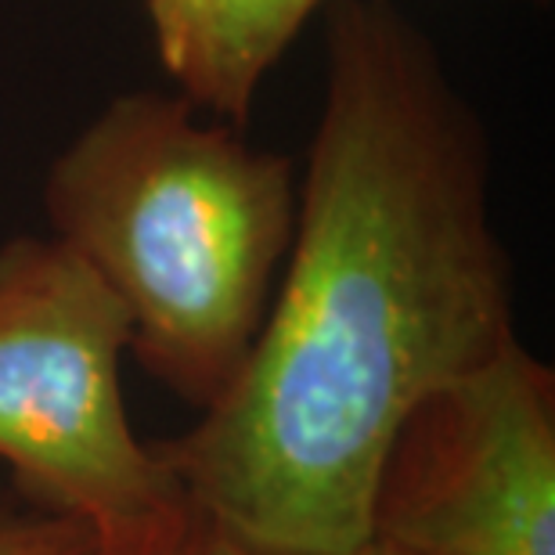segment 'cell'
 I'll return each mask as SVG.
<instances>
[{"instance_id":"cell-1","label":"cell","mask_w":555,"mask_h":555,"mask_svg":"<svg viewBox=\"0 0 555 555\" xmlns=\"http://www.w3.org/2000/svg\"><path fill=\"white\" fill-rule=\"evenodd\" d=\"M513 304L483 116L415 18L336 0L268 318L231 390L152 448L242 545L353 555L397 429L516 339Z\"/></svg>"},{"instance_id":"cell-2","label":"cell","mask_w":555,"mask_h":555,"mask_svg":"<svg viewBox=\"0 0 555 555\" xmlns=\"http://www.w3.org/2000/svg\"><path fill=\"white\" fill-rule=\"evenodd\" d=\"M184 91L116 94L43 177L51 238L119 299L155 383L214 408L246 369L296 228V166Z\"/></svg>"},{"instance_id":"cell-3","label":"cell","mask_w":555,"mask_h":555,"mask_svg":"<svg viewBox=\"0 0 555 555\" xmlns=\"http://www.w3.org/2000/svg\"><path fill=\"white\" fill-rule=\"evenodd\" d=\"M130 321L59 238L0 246V465L40 513L94 541L149 530L188 498L127 418Z\"/></svg>"},{"instance_id":"cell-4","label":"cell","mask_w":555,"mask_h":555,"mask_svg":"<svg viewBox=\"0 0 555 555\" xmlns=\"http://www.w3.org/2000/svg\"><path fill=\"white\" fill-rule=\"evenodd\" d=\"M397 555H555V372L508 339L397 429L372 494Z\"/></svg>"},{"instance_id":"cell-5","label":"cell","mask_w":555,"mask_h":555,"mask_svg":"<svg viewBox=\"0 0 555 555\" xmlns=\"http://www.w3.org/2000/svg\"><path fill=\"white\" fill-rule=\"evenodd\" d=\"M325 0H220L203 59L181 91L209 116L242 127L257 91Z\"/></svg>"},{"instance_id":"cell-6","label":"cell","mask_w":555,"mask_h":555,"mask_svg":"<svg viewBox=\"0 0 555 555\" xmlns=\"http://www.w3.org/2000/svg\"><path fill=\"white\" fill-rule=\"evenodd\" d=\"M83 555H271L260 548H249L224 534L217 524H209L203 513H195L192 505H184L181 513L170 519L141 530L134 538L124 541H91V548ZM353 555H397L383 545H364Z\"/></svg>"},{"instance_id":"cell-7","label":"cell","mask_w":555,"mask_h":555,"mask_svg":"<svg viewBox=\"0 0 555 555\" xmlns=\"http://www.w3.org/2000/svg\"><path fill=\"white\" fill-rule=\"evenodd\" d=\"M217 4L220 0H149L155 51H159L163 69L173 76L177 87L188 83V76L203 59Z\"/></svg>"},{"instance_id":"cell-8","label":"cell","mask_w":555,"mask_h":555,"mask_svg":"<svg viewBox=\"0 0 555 555\" xmlns=\"http://www.w3.org/2000/svg\"><path fill=\"white\" fill-rule=\"evenodd\" d=\"M91 530L62 516L0 513V555H83Z\"/></svg>"}]
</instances>
